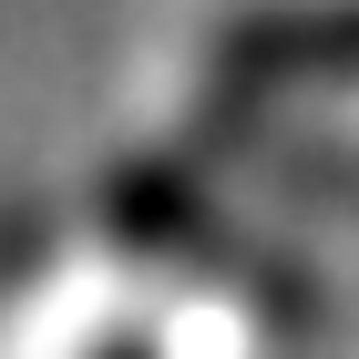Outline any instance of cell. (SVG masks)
<instances>
[{
	"mask_svg": "<svg viewBox=\"0 0 359 359\" xmlns=\"http://www.w3.org/2000/svg\"><path fill=\"white\" fill-rule=\"evenodd\" d=\"M103 359H154V349H103Z\"/></svg>",
	"mask_w": 359,
	"mask_h": 359,
	"instance_id": "277c9868",
	"label": "cell"
},
{
	"mask_svg": "<svg viewBox=\"0 0 359 359\" xmlns=\"http://www.w3.org/2000/svg\"><path fill=\"white\" fill-rule=\"evenodd\" d=\"M298 165H287V185L308 195H339V205H359V154H329V144H287Z\"/></svg>",
	"mask_w": 359,
	"mask_h": 359,
	"instance_id": "3957f363",
	"label": "cell"
},
{
	"mask_svg": "<svg viewBox=\"0 0 359 359\" xmlns=\"http://www.w3.org/2000/svg\"><path fill=\"white\" fill-rule=\"evenodd\" d=\"M226 103H277V93H339L359 83V0H277L236 11L205 52Z\"/></svg>",
	"mask_w": 359,
	"mask_h": 359,
	"instance_id": "6da1fadb",
	"label": "cell"
},
{
	"mask_svg": "<svg viewBox=\"0 0 359 359\" xmlns=\"http://www.w3.org/2000/svg\"><path fill=\"white\" fill-rule=\"evenodd\" d=\"M123 226H134L154 257H195L205 277H226V287H247V298H267V308H308L298 277L277 267V257H247L216 226V205H205L195 185H175V175H134V185H123Z\"/></svg>",
	"mask_w": 359,
	"mask_h": 359,
	"instance_id": "7a4b0ae2",
	"label": "cell"
}]
</instances>
